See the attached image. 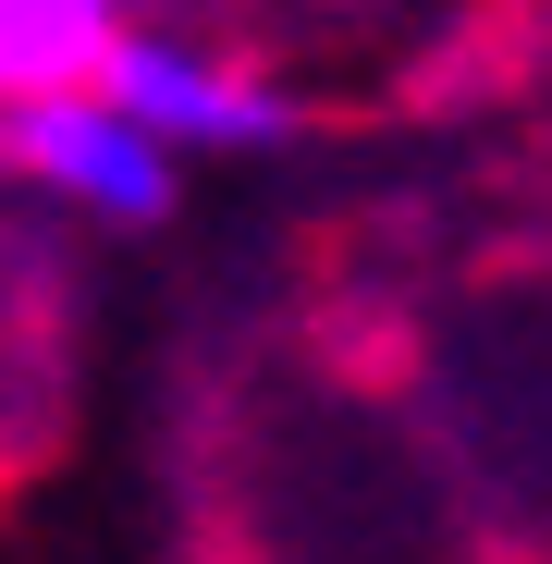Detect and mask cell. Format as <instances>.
Segmentation results:
<instances>
[{
    "mask_svg": "<svg viewBox=\"0 0 552 564\" xmlns=\"http://www.w3.org/2000/svg\"><path fill=\"white\" fill-rule=\"evenodd\" d=\"M0 197H13V221H50V234H160L184 209V172L99 86H74V99L0 111Z\"/></svg>",
    "mask_w": 552,
    "mask_h": 564,
    "instance_id": "2",
    "label": "cell"
},
{
    "mask_svg": "<svg viewBox=\"0 0 552 564\" xmlns=\"http://www.w3.org/2000/svg\"><path fill=\"white\" fill-rule=\"evenodd\" d=\"M99 99H111L172 172H197V160H270V148H295V123H307L295 74H270L246 37L172 25V13H136V25H123V50L99 62Z\"/></svg>",
    "mask_w": 552,
    "mask_h": 564,
    "instance_id": "1",
    "label": "cell"
},
{
    "mask_svg": "<svg viewBox=\"0 0 552 564\" xmlns=\"http://www.w3.org/2000/svg\"><path fill=\"white\" fill-rule=\"evenodd\" d=\"M123 25H136V0H0V111L99 86Z\"/></svg>",
    "mask_w": 552,
    "mask_h": 564,
    "instance_id": "3",
    "label": "cell"
}]
</instances>
